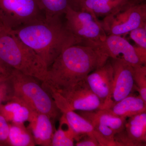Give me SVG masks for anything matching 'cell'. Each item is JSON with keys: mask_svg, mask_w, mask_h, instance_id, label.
Listing matches in <instances>:
<instances>
[{"mask_svg": "<svg viewBox=\"0 0 146 146\" xmlns=\"http://www.w3.org/2000/svg\"><path fill=\"white\" fill-rule=\"evenodd\" d=\"M109 58L98 46L78 44L67 47L48 69L42 86L56 92L70 89Z\"/></svg>", "mask_w": 146, "mask_h": 146, "instance_id": "cell-1", "label": "cell"}, {"mask_svg": "<svg viewBox=\"0 0 146 146\" xmlns=\"http://www.w3.org/2000/svg\"><path fill=\"white\" fill-rule=\"evenodd\" d=\"M12 31L40 56L48 70L67 47L82 44L67 29L60 17L45 18Z\"/></svg>", "mask_w": 146, "mask_h": 146, "instance_id": "cell-2", "label": "cell"}, {"mask_svg": "<svg viewBox=\"0 0 146 146\" xmlns=\"http://www.w3.org/2000/svg\"><path fill=\"white\" fill-rule=\"evenodd\" d=\"M0 61L13 70L44 82L48 68L40 56L12 31L0 32Z\"/></svg>", "mask_w": 146, "mask_h": 146, "instance_id": "cell-3", "label": "cell"}, {"mask_svg": "<svg viewBox=\"0 0 146 146\" xmlns=\"http://www.w3.org/2000/svg\"><path fill=\"white\" fill-rule=\"evenodd\" d=\"M13 98L23 103L33 110L48 115L54 121L60 110L51 94L40 85L37 79L13 70L8 77Z\"/></svg>", "mask_w": 146, "mask_h": 146, "instance_id": "cell-4", "label": "cell"}, {"mask_svg": "<svg viewBox=\"0 0 146 146\" xmlns=\"http://www.w3.org/2000/svg\"><path fill=\"white\" fill-rule=\"evenodd\" d=\"M45 18L38 0H0V23L14 31Z\"/></svg>", "mask_w": 146, "mask_h": 146, "instance_id": "cell-5", "label": "cell"}, {"mask_svg": "<svg viewBox=\"0 0 146 146\" xmlns=\"http://www.w3.org/2000/svg\"><path fill=\"white\" fill-rule=\"evenodd\" d=\"M65 15L67 29L83 44L97 46L107 36L100 21L89 12L69 7Z\"/></svg>", "mask_w": 146, "mask_h": 146, "instance_id": "cell-6", "label": "cell"}, {"mask_svg": "<svg viewBox=\"0 0 146 146\" xmlns=\"http://www.w3.org/2000/svg\"><path fill=\"white\" fill-rule=\"evenodd\" d=\"M101 23L108 35L127 34L146 23V4L131 1L120 10L105 17Z\"/></svg>", "mask_w": 146, "mask_h": 146, "instance_id": "cell-7", "label": "cell"}, {"mask_svg": "<svg viewBox=\"0 0 146 146\" xmlns=\"http://www.w3.org/2000/svg\"><path fill=\"white\" fill-rule=\"evenodd\" d=\"M110 60L113 70V85L110 100L106 109L131 94L135 86L133 66L121 58Z\"/></svg>", "mask_w": 146, "mask_h": 146, "instance_id": "cell-8", "label": "cell"}, {"mask_svg": "<svg viewBox=\"0 0 146 146\" xmlns=\"http://www.w3.org/2000/svg\"><path fill=\"white\" fill-rule=\"evenodd\" d=\"M57 92L74 111H93L102 109L101 101L92 92L84 79L70 89Z\"/></svg>", "mask_w": 146, "mask_h": 146, "instance_id": "cell-9", "label": "cell"}, {"mask_svg": "<svg viewBox=\"0 0 146 146\" xmlns=\"http://www.w3.org/2000/svg\"><path fill=\"white\" fill-rule=\"evenodd\" d=\"M92 92L100 99L102 109L107 108L112 94L113 70L110 60L89 74L84 78Z\"/></svg>", "mask_w": 146, "mask_h": 146, "instance_id": "cell-10", "label": "cell"}, {"mask_svg": "<svg viewBox=\"0 0 146 146\" xmlns=\"http://www.w3.org/2000/svg\"><path fill=\"white\" fill-rule=\"evenodd\" d=\"M98 46L109 58H121L133 67L142 65L136 55L134 46L121 35H108Z\"/></svg>", "mask_w": 146, "mask_h": 146, "instance_id": "cell-11", "label": "cell"}, {"mask_svg": "<svg viewBox=\"0 0 146 146\" xmlns=\"http://www.w3.org/2000/svg\"><path fill=\"white\" fill-rule=\"evenodd\" d=\"M53 121L42 113L35 112L29 123L28 128L31 131L36 145L51 146L55 131Z\"/></svg>", "mask_w": 146, "mask_h": 146, "instance_id": "cell-12", "label": "cell"}, {"mask_svg": "<svg viewBox=\"0 0 146 146\" xmlns=\"http://www.w3.org/2000/svg\"><path fill=\"white\" fill-rule=\"evenodd\" d=\"M131 0H80L81 10L95 17L107 16L120 10Z\"/></svg>", "mask_w": 146, "mask_h": 146, "instance_id": "cell-13", "label": "cell"}, {"mask_svg": "<svg viewBox=\"0 0 146 146\" xmlns=\"http://www.w3.org/2000/svg\"><path fill=\"white\" fill-rule=\"evenodd\" d=\"M105 109L118 117L129 118L146 112V102L140 96H134L130 94Z\"/></svg>", "mask_w": 146, "mask_h": 146, "instance_id": "cell-14", "label": "cell"}, {"mask_svg": "<svg viewBox=\"0 0 146 146\" xmlns=\"http://www.w3.org/2000/svg\"><path fill=\"white\" fill-rule=\"evenodd\" d=\"M80 115L87 120H94L108 127L116 133L125 129L127 118L113 115L107 110L81 111ZM80 115V114H79Z\"/></svg>", "mask_w": 146, "mask_h": 146, "instance_id": "cell-15", "label": "cell"}, {"mask_svg": "<svg viewBox=\"0 0 146 146\" xmlns=\"http://www.w3.org/2000/svg\"><path fill=\"white\" fill-rule=\"evenodd\" d=\"M45 18L60 17L70 7L81 10L79 0H38Z\"/></svg>", "mask_w": 146, "mask_h": 146, "instance_id": "cell-16", "label": "cell"}, {"mask_svg": "<svg viewBox=\"0 0 146 146\" xmlns=\"http://www.w3.org/2000/svg\"><path fill=\"white\" fill-rule=\"evenodd\" d=\"M7 143L10 146L36 145L32 133L24 123H9Z\"/></svg>", "mask_w": 146, "mask_h": 146, "instance_id": "cell-17", "label": "cell"}, {"mask_svg": "<svg viewBox=\"0 0 146 146\" xmlns=\"http://www.w3.org/2000/svg\"><path fill=\"white\" fill-rule=\"evenodd\" d=\"M125 129L128 136L133 141L146 145V112L129 117Z\"/></svg>", "mask_w": 146, "mask_h": 146, "instance_id": "cell-18", "label": "cell"}, {"mask_svg": "<svg viewBox=\"0 0 146 146\" xmlns=\"http://www.w3.org/2000/svg\"><path fill=\"white\" fill-rule=\"evenodd\" d=\"M67 124V129H64L63 127L59 124L58 128L55 130L51 146H73L74 145V141H78L76 134L68 123Z\"/></svg>", "mask_w": 146, "mask_h": 146, "instance_id": "cell-19", "label": "cell"}, {"mask_svg": "<svg viewBox=\"0 0 146 146\" xmlns=\"http://www.w3.org/2000/svg\"><path fill=\"white\" fill-rule=\"evenodd\" d=\"M133 67V76L135 86L139 96L146 102V66L140 65Z\"/></svg>", "mask_w": 146, "mask_h": 146, "instance_id": "cell-20", "label": "cell"}, {"mask_svg": "<svg viewBox=\"0 0 146 146\" xmlns=\"http://www.w3.org/2000/svg\"><path fill=\"white\" fill-rule=\"evenodd\" d=\"M130 37L136 45L146 48V23L129 32Z\"/></svg>", "mask_w": 146, "mask_h": 146, "instance_id": "cell-21", "label": "cell"}, {"mask_svg": "<svg viewBox=\"0 0 146 146\" xmlns=\"http://www.w3.org/2000/svg\"><path fill=\"white\" fill-rule=\"evenodd\" d=\"M13 96V91L8 78L0 81V106L3 102L11 100Z\"/></svg>", "mask_w": 146, "mask_h": 146, "instance_id": "cell-22", "label": "cell"}, {"mask_svg": "<svg viewBox=\"0 0 146 146\" xmlns=\"http://www.w3.org/2000/svg\"><path fill=\"white\" fill-rule=\"evenodd\" d=\"M115 141L117 143V146H145L141 143L133 141L129 138L127 134L125 129L115 134Z\"/></svg>", "mask_w": 146, "mask_h": 146, "instance_id": "cell-23", "label": "cell"}, {"mask_svg": "<svg viewBox=\"0 0 146 146\" xmlns=\"http://www.w3.org/2000/svg\"><path fill=\"white\" fill-rule=\"evenodd\" d=\"M9 123L0 115V146H8Z\"/></svg>", "mask_w": 146, "mask_h": 146, "instance_id": "cell-24", "label": "cell"}, {"mask_svg": "<svg viewBox=\"0 0 146 146\" xmlns=\"http://www.w3.org/2000/svg\"><path fill=\"white\" fill-rule=\"evenodd\" d=\"M76 145L77 146H100L96 139L93 136H86L82 138L77 141Z\"/></svg>", "mask_w": 146, "mask_h": 146, "instance_id": "cell-25", "label": "cell"}, {"mask_svg": "<svg viewBox=\"0 0 146 146\" xmlns=\"http://www.w3.org/2000/svg\"><path fill=\"white\" fill-rule=\"evenodd\" d=\"M135 52L141 64L145 65L146 64V48L138 46L136 45L134 46Z\"/></svg>", "mask_w": 146, "mask_h": 146, "instance_id": "cell-26", "label": "cell"}, {"mask_svg": "<svg viewBox=\"0 0 146 146\" xmlns=\"http://www.w3.org/2000/svg\"><path fill=\"white\" fill-rule=\"evenodd\" d=\"M12 70L0 61V75L8 77Z\"/></svg>", "mask_w": 146, "mask_h": 146, "instance_id": "cell-27", "label": "cell"}, {"mask_svg": "<svg viewBox=\"0 0 146 146\" xmlns=\"http://www.w3.org/2000/svg\"><path fill=\"white\" fill-rule=\"evenodd\" d=\"M8 78L7 77L4 76L0 75V81H3V80H5Z\"/></svg>", "mask_w": 146, "mask_h": 146, "instance_id": "cell-28", "label": "cell"}, {"mask_svg": "<svg viewBox=\"0 0 146 146\" xmlns=\"http://www.w3.org/2000/svg\"><path fill=\"white\" fill-rule=\"evenodd\" d=\"M3 29H5L3 27L1 24L0 23V32Z\"/></svg>", "mask_w": 146, "mask_h": 146, "instance_id": "cell-29", "label": "cell"}, {"mask_svg": "<svg viewBox=\"0 0 146 146\" xmlns=\"http://www.w3.org/2000/svg\"><path fill=\"white\" fill-rule=\"evenodd\" d=\"M138 2H142V1H145V0H136Z\"/></svg>", "mask_w": 146, "mask_h": 146, "instance_id": "cell-30", "label": "cell"}]
</instances>
